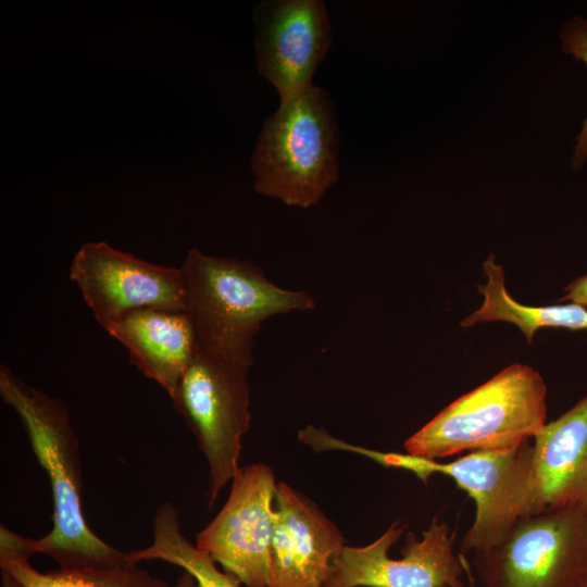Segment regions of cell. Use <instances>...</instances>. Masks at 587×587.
Listing matches in <instances>:
<instances>
[{"instance_id":"1","label":"cell","mask_w":587,"mask_h":587,"mask_svg":"<svg viewBox=\"0 0 587 587\" xmlns=\"http://www.w3.org/2000/svg\"><path fill=\"white\" fill-rule=\"evenodd\" d=\"M0 395L21 420L33 452L48 475L53 500V525L46 536L28 538L1 525L0 552L26 558L45 553L61 569L124 563L126 553L104 542L86 523L79 440L66 403L25 383L3 364Z\"/></svg>"},{"instance_id":"2","label":"cell","mask_w":587,"mask_h":587,"mask_svg":"<svg viewBox=\"0 0 587 587\" xmlns=\"http://www.w3.org/2000/svg\"><path fill=\"white\" fill-rule=\"evenodd\" d=\"M180 270L184 312L191 322L198 350L249 369L254 337L265 320L315 308L308 291L278 287L250 261L190 249Z\"/></svg>"},{"instance_id":"3","label":"cell","mask_w":587,"mask_h":587,"mask_svg":"<svg viewBox=\"0 0 587 587\" xmlns=\"http://www.w3.org/2000/svg\"><path fill=\"white\" fill-rule=\"evenodd\" d=\"M339 128L329 93L314 84L279 100L251 155L258 193L287 205H315L338 180Z\"/></svg>"},{"instance_id":"4","label":"cell","mask_w":587,"mask_h":587,"mask_svg":"<svg viewBox=\"0 0 587 587\" xmlns=\"http://www.w3.org/2000/svg\"><path fill=\"white\" fill-rule=\"evenodd\" d=\"M547 417V386L538 371L514 363L462 395L404 441L429 460L464 451H503L533 439Z\"/></svg>"},{"instance_id":"5","label":"cell","mask_w":587,"mask_h":587,"mask_svg":"<svg viewBox=\"0 0 587 587\" xmlns=\"http://www.w3.org/2000/svg\"><path fill=\"white\" fill-rule=\"evenodd\" d=\"M316 447L363 454L386 467L410 471L424 484L433 474L452 478L476 507L474 521L460 545L462 552L497 546L516 521L526 515L533 455L529 440L510 450L470 452L451 462L369 450L335 439L326 432L317 436Z\"/></svg>"},{"instance_id":"6","label":"cell","mask_w":587,"mask_h":587,"mask_svg":"<svg viewBox=\"0 0 587 587\" xmlns=\"http://www.w3.org/2000/svg\"><path fill=\"white\" fill-rule=\"evenodd\" d=\"M587 505L520 517L505 538L474 552L483 587H580L587 580Z\"/></svg>"},{"instance_id":"7","label":"cell","mask_w":587,"mask_h":587,"mask_svg":"<svg viewBox=\"0 0 587 587\" xmlns=\"http://www.w3.org/2000/svg\"><path fill=\"white\" fill-rule=\"evenodd\" d=\"M249 367L197 350L171 399L209 464V507L239 472L250 427Z\"/></svg>"},{"instance_id":"8","label":"cell","mask_w":587,"mask_h":587,"mask_svg":"<svg viewBox=\"0 0 587 587\" xmlns=\"http://www.w3.org/2000/svg\"><path fill=\"white\" fill-rule=\"evenodd\" d=\"M405 528L398 520L367 546H345L323 587H465L467 560L455 553L447 523L433 519L420 539L409 533L401 558L391 559L388 552Z\"/></svg>"},{"instance_id":"9","label":"cell","mask_w":587,"mask_h":587,"mask_svg":"<svg viewBox=\"0 0 587 587\" xmlns=\"http://www.w3.org/2000/svg\"><path fill=\"white\" fill-rule=\"evenodd\" d=\"M276 483L261 463L239 470L216 516L196 546L247 587H267Z\"/></svg>"},{"instance_id":"10","label":"cell","mask_w":587,"mask_h":587,"mask_svg":"<svg viewBox=\"0 0 587 587\" xmlns=\"http://www.w3.org/2000/svg\"><path fill=\"white\" fill-rule=\"evenodd\" d=\"M70 277L104 329L138 309L185 311L180 267L149 263L103 241L80 247Z\"/></svg>"},{"instance_id":"11","label":"cell","mask_w":587,"mask_h":587,"mask_svg":"<svg viewBox=\"0 0 587 587\" xmlns=\"http://www.w3.org/2000/svg\"><path fill=\"white\" fill-rule=\"evenodd\" d=\"M257 68L279 100L313 85L332 46V25L322 0H265L254 7Z\"/></svg>"},{"instance_id":"12","label":"cell","mask_w":587,"mask_h":587,"mask_svg":"<svg viewBox=\"0 0 587 587\" xmlns=\"http://www.w3.org/2000/svg\"><path fill=\"white\" fill-rule=\"evenodd\" d=\"M345 546L338 527L310 499L276 484L267 587H323Z\"/></svg>"},{"instance_id":"13","label":"cell","mask_w":587,"mask_h":587,"mask_svg":"<svg viewBox=\"0 0 587 587\" xmlns=\"http://www.w3.org/2000/svg\"><path fill=\"white\" fill-rule=\"evenodd\" d=\"M533 440L526 515L587 505V395Z\"/></svg>"},{"instance_id":"14","label":"cell","mask_w":587,"mask_h":587,"mask_svg":"<svg viewBox=\"0 0 587 587\" xmlns=\"http://www.w3.org/2000/svg\"><path fill=\"white\" fill-rule=\"evenodd\" d=\"M107 332L127 349L130 362L170 398L198 350L191 322L183 311L138 309Z\"/></svg>"},{"instance_id":"15","label":"cell","mask_w":587,"mask_h":587,"mask_svg":"<svg viewBox=\"0 0 587 587\" xmlns=\"http://www.w3.org/2000/svg\"><path fill=\"white\" fill-rule=\"evenodd\" d=\"M483 270L487 275V282L478 285L483 303L460 322L461 327L483 322H508L523 333L528 344L541 328L587 330V308L571 302L538 307L522 304L508 292L503 267L497 264L494 254L485 260Z\"/></svg>"},{"instance_id":"16","label":"cell","mask_w":587,"mask_h":587,"mask_svg":"<svg viewBox=\"0 0 587 587\" xmlns=\"http://www.w3.org/2000/svg\"><path fill=\"white\" fill-rule=\"evenodd\" d=\"M161 560L182 567L193 576L198 587H240V582L221 572L216 562L192 545L182 532L180 513L172 502L160 503L152 519V541L138 550L126 552V561Z\"/></svg>"},{"instance_id":"17","label":"cell","mask_w":587,"mask_h":587,"mask_svg":"<svg viewBox=\"0 0 587 587\" xmlns=\"http://www.w3.org/2000/svg\"><path fill=\"white\" fill-rule=\"evenodd\" d=\"M0 567L23 587H175L128 561L112 567L40 572L29 558L0 553Z\"/></svg>"},{"instance_id":"18","label":"cell","mask_w":587,"mask_h":587,"mask_svg":"<svg viewBox=\"0 0 587 587\" xmlns=\"http://www.w3.org/2000/svg\"><path fill=\"white\" fill-rule=\"evenodd\" d=\"M562 50L572 54L577 61L587 64V20L573 16L561 32ZM587 161V117L577 137V145L572 159L573 170H579Z\"/></svg>"},{"instance_id":"19","label":"cell","mask_w":587,"mask_h":587,"mask_svg":"<svg viewBox=\"0 0 587 587\" xmlns=\"http://www.w3.org/2000/svg\"><path fill=\"white\" fill-rule=\"evenodd\" d=\"M564 292L559 301H569L587 308V274L570 283Z\"/></svg>"},{"instance_id":"20","label":"cell","mask_w":587,"mask_h":587,"mask_svg":"<svg viewBox=\"0 0 587 587\" xmlns=\"http://www.w3.org/2000/svg\"><path fill=\"white\" fill-rule=\"evenodd\" d=\"M175 587H198L197 582L192 575L187 572H184L175 584Z\"/></svg>"},{"instance_id":"21","label":"cell","mask_w":587,"mask_h":587,"mask_svg":"<svg viewBox=\"0 0 587 587\" xmlns=\"http://www.w3.org/2000/svg\"><path fill=\"white\" fill-rule=\"evenodd\" d=\"M1 587H23V586L10 574L1 571Z\"/></svg>"},{"instance_id":"22","label":"cell","mask_w":587,"mask_h":587,"mask_svg":"<svg viewBox=\"0 0 587 587\" xmlns=\"http://www.w3.org/2000/svg\"><path fill=\"white\" fill-rule=\"evenodd\" d=\"M580 587H587V580Z\"/></svg>"},{"instance_id":"23","label":"cell","mask_w":587,"mask_h":587,"mask_svg":"<svg viewBox=\"0 0 587 587\" xmlns=\"http://www.w3.org/2000/svg\"><path fill=\"white\" fill-rule=\"evenodd\" d=\"M586 524H587V508H586Z\"/></svg>"}]
</instances>
